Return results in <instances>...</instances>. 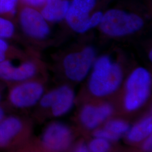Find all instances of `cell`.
<instances>
[{"instance_id": "obj_27", "label": "cell", "mask_w": 152, "mask_h": 152, "mask_svg": "<svg viewBox=\"0 0 152 152\" xmlns=\"http://www.w3.org/2000/svg\"><path fill=\"white\" fill-rule=\"evenodd\" d=\"M0 100H1V95H0Z\"/></svg>"}, {"instance_id": "obj_17", "label": "cell", "mask_w": 152, "mask_h": 152, "mask_svg": "<svg viewBox=\"0 0 152 152\" xmlns=\"http://www.w3.org/2000/svg\"><path fill=\"white\" fill-rule=\"evenodd\" d=\"M110 144L107 140L97 137L91 141L89 145V148L91 151L94 152H104L108 151Z\"/></svg>"}, {"instance_id": "obj_8", "label": "cell", "mask_w": 152, "mask_h": 152, "mask_svg": "<svg viewBox=\"0 0 152 152\" xmlns=\"http://www.w3.org/2000/svg\"><path fill=\"white\" fill-rule=\"evenodd\" d=\"M42 141L44 147L49 150H64L69 146L72 141L71 131L63 124H53L45 131Z\"/></svg>"}, {"instance_id": "obj_1", "label": "cell", "mask_w": 152, "mask_h": 152, "mask_svg": "<svg viewBox=\"0 0 152 152\" xmlns=\"http://www.w3.org/2000/svg\"><path fill=\"white\" fill-rule=\"evenodd\" d=\"M123 74L119 65L108 56H102L96 62L89 82L94 95L103 96L115 91L122 81Z\"/></svg>"}, {"instance_id": "obj_15", "label": "cell", "mask_w": 152, "mask_h": 152, "mask_svg": "<svg viewBox=\"0 0 152 152\" xmlns=\"http://www.w3.org/2000/svg\"><path fill=\"white\" fill-rule=\"evenodd\" d=\"M105 129L117 135L121 136L130 129L128 123L121 120H113L108 122L105 127Z\"/></svg>"}, {"instance_id": "obj_13", "label": "cell", "mask_w": 152, "mask_h": 152, "mask_svg": "<svg viewBox=\"0 0 152 152\" xmlns=\"http://www.w3.org/2000/svg\"><path fill=\"white\" fill-rule=\"evenodd\" d=\"M41 12L45 20L58 22L66 16L69 4L66 0H46Z\"/></svg>"}, {"instance_id": "obj_12", "label": "cell", "mask_w": 152, "mask_h": 152, "mask_svg": "<svg viewBox=\"0 0 152 152\" xmlns=\"http://www.w3.org/2000/svg\"><path fill=\"white\" fill-rule=\"evenodd\" d=\"M56 90L54 102L52 106V112L55 116H60L68 112L74 102V93L71 88L63 86Z\"/></svg>"}, {"instance_id": "obj_22", "label": "cell", "mask_w": 152, "mask_h": 152, "mask_svg": "<svg viewBox=\"0 0 152 152\" xmlns=\"http://www.w3.org/2000/svg\"><path fill=\"white\" fill-rule=\"evenodd\" d=\"M23 1L28 5L34 6L42 5L46 1V0H23Z\"/></svg>"}, {"instance_id": "obj_16", "label": "cell", "mask_w": 152, "mask_h": 152, "mask_svg": "<svg viewBox=\"0 0 152 152\" xmlns=\"http://www.w3.org/2000/svg\"><path fill=\"white\" fill-rule=\"evenodd\" d=\"M15 31V27L12 22L0 17V38H10Z\"/></svg>"}, {"instance_id": "obj_26", "label": "cell", "mask_w": 152, "mask_h": 152, "mask_svg": "<svg viewBox=\"0 0 152 152\" xmlns=\"http://www.w3.org/2000/svg\"><path fill=\"white\" fill-rule=\"evenodd\" d=\"M149 59H151V60H152V51H151V52H150V53H149Z\"/></svg>"}, {"instance_id": "obj_20", "label": "cell", "mask_w": 152, "mask_h": 152, "mask_svg": "<svg viewBox=\"0 0 152 152\" xmlns=\"http://www.w3.org/2000/svg\"><path fill=\"white\" fill-rule=\"evenodd\" d=\"M56 95V90L48 93L41 100V105L44 108L51 107L54 103Z\"/></svg>"}, {"instance_id": "obj_14", "label": "cell", "mask_w": 152, "mask_h": 152, "mask_svg": "<svg viewBox=\"0 0 152 152\" xmlns=\"http://www.w3.org/2000/svg\"><path fill=\"white\" fill-rule=\"evenodd\" d=\"M152 130V117H148L135 126L128 134L129 140L132 142H139L149 136Z\"/></svg>"}, {"instance_id": "obj_2", "label": "cell", "mask_w": 152, "mask_h": 152, "mask_svg": "<svg viewBox=\"0 0 152 152\" xmlns=\"http://www.w3.org/2000/svg\"><path fill=\"white\" fill-rule=\"evenodd\" d=\"M100 23L103 32L112 36H122L135 32L144 24L140 17L119 10L108 11Z\"/></svg>"}, {"instance_id": "obj_9", "label": "cell", "mask_w": 152, "mask_h": 152, "mask_svg": "<svg viewBox=\"0 0 152 152\" xmlns=\"http://www.w3.org/2000/svg\"><path fill=\"white\" fill-rule=\"evenodd\" d=\"M36 66L32 63L26 62L15 66L11 61L0 62V79L7 81L20 82L31 78L36 73Z\"/></svg>"}, {"instance_id": "obj_23", "label": "cell", "mask_w": 152, "mask_h": 152, "mask_svg": "<svg viewBox=\"0 0 152 152\" xmlns=\"http://www.w3.org/2000/svg\"><path fill=\"white\" fill-rule=\"evenodd\" d=\"M152 136L149 137L143 145V149L146 151H151L152 150Z\"/></svg>"}, {"instance_id": "obj_5", "label": "cell", "mask_w": 152, "mask_h": 152, "mask_svg": "<svg viewBox=\"0 0 152 152\" xmlns=\"http://www.w3.org/2000/svg\"><path fill=\"white\" fill-rule=\"evenodd\" d=\"M95 56V50L91 47L66 56L64 66L67 77L76 81L83 80L90 69Z\"/></svg>"}, {"instance_id": "obj_10", "label": "cell", "mask_w": 152, "mask_h": 152, "mask_svg": "<svg viewBox=\"0 0 152 152\" xmlns=\"http://www.w3.org/2000/svg\"><path fill=\"white\" fill-rule=\"evenodd\" d=\"M112 112L113 108L109 104L99 107L87 105L82 112L81 120L87 128L94 129L108 118Z\"/></svg>"}, {"instance_id": "obj_7", "label": "cell", "mask_w": 152, "mask_h": 152, "mask_svg": "<svg viewBox=\"0 0 152 152\" xmlns=\"http://www.w3.org/2000/svg\"><path fill=\"white\" fill-rule=\"evenodd\" d=\"M22 29L28 36L36 39H44L50 33V28L41 13L32 8L26 7L20 14Z\"/></svg>"}, {"instance_id": "obj_4", "label": "cell", "mask_w": 152, "mask_h": 152, "mask_svg": "<svg viewBox=\"0 0 152 152\" xmlns=\"http://www.w3.org/2000/svg\"><path fill=\"white\" fill-rule=\"evenodd\" d=\"M151 78L149 72L143 68H137L131 75L127 82L125 107L134 110L145 102L149 97Z\"/></svg>"}, {"instance_id": "obj_18", "label": "cell", "mask_w": 152, "mask_h": 152, "mask_svg": "<svg viewBox=\"0 0 152 152\" xmlns=\"http://www.w3.org/2000/svg\"><path fill=\"white\" fill-rule=\"evenodd\" d=\"M18 2V0H0V14H13Z\"/></svg>"}, {"instance_id": "obj_24", "label": "cell", "mask_w": 152, "mask_h": 152, "mask_svg": "<svg viewBox=\"0 0 152 152\" xmlns=\"http://www.w3.org/2000/svg\"><path fill=\"white\" fill-rule=\"evenodd\" d=\"M76 151L77 152H87L88 149H87V147L85 145L81 144L80 145H79L78 147L76 149Z\"/></svg>"}, {"instance_id": "obj_3", "label": "cell", "mask_w": 152, "mask_h": 152, "mask_svg": "<svg viewBox=\"0 0 152 152\" xmlns=\"http://www.w3.org/2000/svg\"><path fill=\"white\" fill-rule=\"evenodd\" d=\"M96 0H73L66 15L68 24L77 32L83 33L99 24L103 14L98 12L90 17Z\"/></svg>"}, {"instance_id": "obj_6", "label": "cell", "mask_w": 152, "mask_h": 152, "mask_svg": "<svg viewBox=\"0 0 152 152\" xmlns=\"http://www.w3.org/2000/svg\"><path fill=\"white\" fill-rule=\"evenodd\" d=\"M43 92V86L38 82L23 83L12 88L9 94V100L15 107L27 108L36 103Z\"/></svg>"}, {"instance_id": "obj_11", "label": "cell", "mask_w": 152, "mask_h": 152, "mask_svg": "<svg viewBox=\"0 0 152 152\" xmlns=\"http://www.w3.org/2000/svg\"><path fill=\"white\" fill-rule=\"evenodd\" d=\"M23 128L21 121L15 117L4 118L0 122V147H5L18 135Z\"/></svg>"}, {"instance_id": "obj_21", "label": "cell", "mask_w": 152, "mask_h": 152, "mask_svg": "<svg viewBox=\"0 0 152 152\" xmlns=\"http://www.w3.org/2000/svg\"><path fill=\"white\" fill-rule=\"evenodd\" d=\"M9 45L4 38H0V62L6 60Z\"/></svg>"}, {"instance_id": "obj_25", "label": "cell", "mask_w": 152, "mask_h": 152, "mask_svg": "<svg viewBox=\"0 0 152 152\" xmlns=\"http://www.w3.org/2000/svg\"><path fill=\"white\" fill-rule=\"evenodd\" d=\"M5 116V112L4 110L0 107V122L4 118Z\"/></svg>"}, {"instance_id": "obj_19", "label": "cell", "mask_w": 152, "mask_h": 152, "mask_svg": "<svg viewBox=\"0 0 152 152\" xmlns=\"http://www.w3.org/2000/svg\"><path fill=\"white\" fill-rule=\"evenodd\" d=\"M94 135L96 137L103 138L106 140H113V141L117 140L118 139H119L120 137V136L114 134L112 133L111 132L105 129L96 131L94 133Z\"/></svg>"}]
</instances>
